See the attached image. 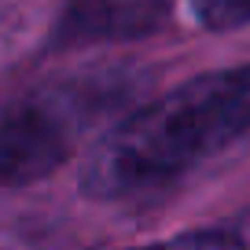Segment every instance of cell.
Here are the masks:
<instances>
[{
  "instance_id": "3",
  "label": "cell",
  "mask_w": 250,
  "mask_h": 250,
  "mask_svg": "<svg viewBox=\"0 0 250 250\" xmlns=\"http://www.w3.org/2000/svg\"><path fill=\"white\" fill-rule=\"evenodd\" d=\"M173 15V0H66L52 30L55 48L122 44L158 33Z\"/></svg>"
},
{
  "instance_id": "4",
  "label": "cell",
  "mask_w": 250,
  "mask_h": 250,
  "mask_svg": "<svg viewBox=\"0 0 250 250\" xmlns=\"http://www.w3.org/2000/svg\"><path fill=\"white\" fill-rule=\"evenodd\" d=\"M133 250H250V210L232 213L217 225L188 228V232H177L169 239L133 247Z\"/></svg>"
},
{
  "instance_id": "1",
  "label": "cell",
  "mask_w": 250,
  "mask_h": 250,
  "mask_svg": "<svg viewBox=\"0 0 250 250\" xmlns=\"http://www.w3.org/2000/svg\"><path fill=\"white\" fill-rule=\"evenodd\" d=\"M250 136V62L210 70L114 122L81 166L88 199H129L213 162Z\"/></svg>"
},
{
  "instance_id": "2",
  "label": "cell",
  "mask_w": 250,
  "mask_h": 250,
  "mask_svg": "<svg viewBox=\"0 0 250 250\" xmlns=\"http://www.w3.org/2000/svg\"><path fill=\"white\" fill-rule=\"evenodd\" d=\"M144 85L133 66H96L26 92L0 114V184H30L62 166L78 140L133 100Z\"/></svg>"
},
{
  "instance_id": "5",
  "label": "cell",
  "mask_w": 250,
  "mask_h": 250,
  "mask_svg": "<svg viewBox=\"0 0 250 250\" xmlns=\"http://www.w3.org/2000/svg\"><path fill=\"white\" fill-rule=\"evenodd\" d=\"M191 19L203 30H239L250 26V0H188Z\"/></svg>"
}]
</instances>
